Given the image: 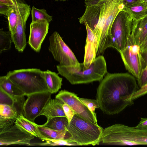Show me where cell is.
<instances>
[{
	"instance_id": "484cf974",
	"label": "cell",
	"mask_w": 147,
	"mask_h": 147,
	"mask_svg": "<svg viewBox=\"0 0 147 147\" xmlns=\"http://www.w3.org/2000/svg\"><path fill=\"white\" fill-rule=\"evenodd\" d=\"M59 145H78L75 142L69 139L52 140H47L45 142L31 144L30 146H53Z\"/></svg>"
},
{
	"instance_id": "5b68a950",
	"label": "cell",
	"mask_w": 147,
	"mask_h": 147,
	"mask_svg": "<svg viewBox=\"0 0 147 147\" xmlns=\"http://www.w3.org/2000/svg\"><path fill=\"white\" fill-rule=\"evenodd\" d=\"M104 129L75 114L69 123L67 131L70 135L69 139L78 145H99L101 142Z\"/></svg>"
},
{
	"instance_id": "8d00e7d4",
	"label": "cell",
	"mask_w": 147,
	"mask_h": 147,
	"mask_svg": "<svg viewBox=\"0 0 147 147\" xmlns=\"http://www.w3.org/2000/svg\"><path fill=\"white\" fill-rule=\"evenodd\" d=\"M16 2L13 0H0V4L10 6H13Z\"/></svg>"
},
{
	"instance_id": "52a82bcc",
	"label": "cell",
	"mask_w": 147,
	"mask_h": 147,
	"mask_svg": "<svg viewBox=\"0 0 147 147\" xmlns=\"http://www.w3.org/2000/svg\"><path fill=\"white\" fill-rule=\"evenodd\" d=\"M137 21L125 10L123 9L119 12L111 29L112 47L119 53L125 48L129 38L134 30Z\"/></svg>"
},
{
	"instance_id": "7c38bea8",
	"label": "cell",
	"mask_w": 147,
	"mask_h": 147,
	"mask_svg": "<svg viewBox=\"0 0 147 147\" xmlns=\"http://www.w3.org/2000/svg\"><path fill=\"white\" fill-rule=\"evenodd\" d=\"M55 98L67 104L81 117L92 123L98 124L96 117L79 99L76 94L62 90L59 92Z\"/></svg>"
},
{
	"instance_id": "ffe728a7",
	"label": "cell",
	"mask_w": 147,
	"mask_h": 147,
	"mask_svg": "<svg viewBox=\"0 0 147 147\" xmlns=\"http://www.w3.org/2000/svg\"><path fill=\"white\" fill-rule=\"evenodd\" d=\"M136 20L138 21L147 16V2L145 1L123 9Z\"/></svg>"
},
{
	"instance_id": "d590c367",
	"label": "cell",
	"mask_w": 147,
	"mask_h": 147,
	"mask_svg": "<svg viewBox=\"0 0 147 147\" xmlns=\"http://www.w3.org/2000/svg\"><path fill=\"white\" fill-rule=\"evenodd\" d=\"M144 1V0H123L124 7L131 6Z\"/></svg>"
},
{
	"instance_id": "f35d334b",
	"label": "cell",
	"mask_w": 147,
	"mask_h": 147,
	"mask_svg": "<svg viewBox=\"0 0 147 147\" xmlns=\"http://www.w3.org/2000/svg\"><path fill=\"white\" fill-rule=\"evenodd\" d=\"M142 54L144 55V57H143L145 61V67H147V51L144 53H142Z\"/></svg>"
},
{
	"instance_id": "836d02e7",
	"label": "cell",
	"mask_w": 147,
	"mask_h": 147,
	"mask_svg": "<svg viewBox=\"0 0 147 147\" xmlns=\"http://www.w3.org/2000/svg\"><path fill=\"white\" fill-rule=\"evenodd\" d=\"M13 6L0 4V13L7 16L9 11Z\"/></svg>"
},
{
	"instance_id": "4316f807",
	"label": "cell",
	"mask_w": 147,
	"mask_h": 147,
	"mask_svg": "<svg viewBox=\"0 0 147 147\" xmlns=\"http://www.w3.org/2000/svg\"><path fill=\"white\" fill-rule=\"evenodd\" d=\"M16 3L9 11L7 16L9 31L11 34L15 32L17 22V3Z\"/></svg>"
},
{
	"instance_id": "d6986e66",
	"label": "cell",
	"mask_w": 147,
	"mask_h": 147,
	"mask_svg": "<svg viewBox=\"0 0 147 147\" xmlns=\"http://www.w3.org/2000/svg\"><path fill=\"white\" fill-rule=\"evenodd\" d=\"M134 35L136 43L140 46L147 36V16L137 21Z\"/></svg>"
},
{
	"instance_id": "8992f818",
	"label": "cell",
	"mask_w": 147,
	"mask_h": 147,
	"mask_svg": "<svg viewBox=\"0 0 147 147\" xmlns=\"http://www.w3.org/2000/svg\"><path fill=\"white\" fill-rule=\"evenodd\" d=\"M6 76L23 91L25 95L40 92H50L44 71L40 69L14 70L9 71Z\"/></svg>"
},
{
	"instance_id": "d6a6232c",
	"label": "cell",
	"mask_w": 147,
	"mask_h": 147,
	"mask_svg": "<svg viewBox=\"0 0 147 147\" xmlns=\"http://www.w3.org/2000/svg\"><path fill=\"white\" fill-rule=\"evenodd\" d=\"M147 94V83L133 94L130 98L132 100L139 98Z\"/></svg>"
},
{
	"instance_id": "7402d4cb",
	"label": "cell",
	"mask_w": 147,
	"mask_h": 147,
	"mask_svg": "<svg viewBox=\"0 0 147 147\" xmlns=\"http://www.w3.org/2000/svg\"><path fill=\"white\" fill-rule=\"evenodd\" d=\"M69 124V121L66 117L60 116L48 120L47 122L42 125L54 130L62 131H67Z\"/></svg>"
},
{
	"instance_id": "f1b7e54d",
	"label": "cell",
	"mask_w": 147,
	"mask_h": 147,
	"mask_svg": "<svg viewBox=\"0 0 147 147\" xmlns=\"http://www.w3.org/2000/svg\"><path fill=\"white\" fill-rule=\"evenodd\" d=\"M79 98V99L86 105L94 115L96 117L95 111L96 109L99 108V103L98 100L97 99H91L80 97Z\"/></svg>"
},
{
	"instance_id": "60d3db41",
	"label": "cell",
	"mask_w": 147,
	"mask_h": 147,
	"mask_svg": "<svg viewBox=\"0 0 147 147\" xmlns=\"http://www.w3.org/2000/svg\"><path fill=\"white\" fill-rule=\"evenodd\" d=\"M57 0V1H64L66 0Z\"/></svg>"
},
{
	"instance_id": "74e56055",
	"label": "cell",
	"mask_w": 147,
	"mask_h": 147,
	"mask_svg": "<svg viewBox=\"0 0 147 147\" xmlns=\"http://www.w3.org/2000/svg\"><path fill=\"white\" fill-rule=\"evenodd\" d=\"M141 53H143L147 51V36L145 40L140 46Z\"/></svg>"
},
{
	"instance_id": "b9f144b4",
	"label": "cell",
	"mask_w": 147,
	"mask_h": 147,
	"mask_svg": "<svg viewBox=\"0 0 147 147\" xmlns=\"http://www.w3.org/2000/svg\"><path fill=\"white\" fill-rule=\"evenodd\" d=\"M144 0L147 2V0Z\"/></svg>"
},
{
	"instance_id": "e575fe53",
	"label": "cell",
	"mask_w": 147,
	"mask_h": 147,
	"mask_svg": "<svg viewBox=\"0 0 147 147\" xmlns=\"http://www.w3.org/2000/svg\"><path fill=\"white\" fill-rule=\"evenodd\" d=\"M135 127L138 129L147 130V117H141L139 123Z\"/></svg>"
},
{
	"instance_id": "6da1fadb",
	"label": "cell",
	"mask_w": 147,
	"mask_h": 147,
	"mask_svg": "<svg viewBox=\"0 0 147 147\" xmlns=\"http://www.w3.org/2000/svg\"><path fill=\"white\" fill-rule=\"evenodd\" d=\"M139 89L132 75L126 73H107L97 90L99 108L104 114H118L134 104L130 98Z\"/></svg>"
},
{
	"instance_id": "1f68e13d",
	"label": "cell",
	"mask_w": 147,
	"mask_h": 147,
	"mask_svg": "<svg viewBox=\"0 0 147 147\" xmlns=\"http://www.w3.org/2000/svg\"><path fill=\"white\" fill-rule=\"evenodd\" d=\"M137 80L138 85L140 88L147 83V67L143 69L139 78L137 79Z\"/></svg>"
},
{
	"instance_id": "cb8c5ba5",
	"label": "cell",
	"mask_w": 147,
	"mask_h": 147,
	"mask_svg": "<svg viewBox=\"0 0 147 147\" xmlns=\"http://www.w3.org/2000/svg\"><path fill=\"white\" fill-rule=\"evenodd\" d=\"M32 22L44 20L50 22L53 20V17L49 15L44 9H39L33 7L31 12Z\"/></svg>"
},
{
	"instance_id": "3957f363",
	"label": "cell",
	"mask_w": 147,
	"mask_h": 147,
	"mask_svg": "<svg viewBox=\"0 0 147 147\" xmlns=\"http://www.w3.org/2000/svg\"><path fill=\"white\" fill-rule=\"evenodd\" d=\"M56 67L58 73L73 85L100 81L107 73L106 61L102 55L96 57L87 68H84L82 63L74 66L59 64Z\"/></svg>"
},
{
	"instance_id": "4fadbf2b",
	"label": "cell",
	"mask_w": 147,
	"mask_h": 147,
	"mask_svg": "<svg viewBox=\"0 0 147 147\" xmlns=\"http://www.w3.org/2000/svg\"><path fill=\"white\" fill-rule=\"evenodd\" d=\"M49 23L40 20L31 22L28 43L31 48L36 52H39L42 42L46 36L49 28Z\"/></svg>"
},
{
	"instance_id": "83f0119b",
	"label": "cell",
	"mask_w": 147,
	"mask_h": 147,
	"mask_svg": "<svg viewBox=\"0 0 147 147\" xmlns=\"http://www.w3.org/2000/svg\"><path fill=\"white\" fill-rule=\"evenodd\" d=\"M24 96H11L13 101L12 107L16 111L18 115L20 114H23V107L25 102Z\"/></svg>"
},
{
	"instance_id": "d4e9b609",
	"label": "cell",
	"mask_w": 147,
	"mask_h": 147,
	"mask_svg": "<svg viewBox=\"0 0 147 147\" xmlns=\"http://www.w3.org/2000/svg\"><path fill=\"white\" fill-rule=\"evenodd\" d=\"M18 115L11 106L5 104L0 105V117L16 120Z\"/></svg>"
},
{
	"instance_id": "7a4b0ae2",
	"label": "cell",
	"mask_w": 147,
	"mask_h": 147,
	"mask_svg": "<svg viewBox=\"0 0 147 147\" xmlns=\"http://www.w3.org/2000/svg\"><path fill=\"white\" fill-rule=\"evenodd\" d=\"M86 9L79 18L87 23L97 39L96 56L103 54L112 46L111 29L119 12L124 6L123 0H85Z\"/></svg>"
},
{
	"instance_id": "277c9868",
	"label": "cell",
	"mask_w": 147,
	"mask_h": 147,
	"mask_svg": "<svg viewBox=\"0 0 147 147\" xmlns=\"http://www.w3.org/2000/svg\"><path fill=\"white\" fill-rule=\"evenodd\" d=\"M101 142L110 145H147V130L115 124L104 129Z\"/></svg>"
},
{
	"instance_id": "30bf717a",
	"label": "cell",
	"mask_w": 147,
	"mask_h": 147,
	"mask_svg": "<svg viewBox=\"0 0 147 147\" xmlns=\"http://www.w3.org/2000/svg\"><path fill=\"white\" fill-rule=\"evenodd\" d=\"M49 92L34 93L27 96L23 107V115L31 121L34 122L35 119L39 116L43 108L49 100L51 94Z\"/></svg>"
},
{
	"instance_id": "f546056e",
	"label": "cell",
	"mask_w": 147,
	"mask_h": 147,
	"mask_svg": "<svg viewBox=\"0 0 147 147\" xmlns=\"http://www.w3.org/2000/svg\"><path fill=\"white\" fill-rule=\"evenodd\" d=\"M16 121L14 119L0 117V132L13 125Z\"/></svg>"
},
{
	"instance_id": "5bb4252c",
	"label": "cell",
	"mask_w": 147,
	"mask_h": 147,
	"mask_svg": "<svg viewBox=\"0 0 147 147\" xmlns=\"http://www.w3.org/2000/svg\"><path fill=\"white\" fill-rule=\"evenodd\" d=\"M84 24L86 27L87 37L85 46L84 60L82 63L84 68H87L96 57L97 39L87 23L85 22Z\"/></svg>"
},
{
	"instance_id": "9a60e30c",
	"label": "cell",
	"mask_w": 147,
	"mask_h": 147,
	"mask_svg": "<svg viewBox=\"0 0 147 147\" xmlns=\"http://www.w3.org/2000/svg\"><path fill=\"white\" fill-rule=\"evenodd\" d=\"M63 103L56 98L50 99L43 108L39 116H45L47 120L57 117H66L63 107Z\"/></svg>"
},
{
	"instance_id": "8fae6325",
	"label": "cell",
	"mask_w": 147,
	"mask_h": 147,
	"mask_svg": "<svg viewBox=\"0 0 147 147\" xmlns=\"http://www.w3.org/2000/svg\"><path fill=\"white\" fill-rule=\"evenodd\" d=\"M35 136L14 123L0 132V146L17 144L30 146L31 140Z\"/></svg>"
},
{
	"instance_id": "ab89813d",
	"label": "cell",
	"mask_w": 147,
	"mask_h": 147,
	"mask_svg": "<svg viewBox=\"0 0 147 147\" xmlns=\"http://www.w3.org/2000/svg\"><path fill=\"white\" fill-rule=\"evenodd\" d=\"M13 0L16 2H23L22 1H21V0Z\"/></svg>"
},
{
	"instance_id": "ac0fdd59",
	"label": "cell",
	"mask_w": 147,
	"mask_h": 147,
	"mask_svg": "<svg viewBox=\"0 0 147 147\" xmlns=\"http://www.w3.org/2000/svg\"><path fill=\"white\" fill-rule=\"evenodd\" d=\"M0 88L11 96L25 95L23 91L6 75L0 77Z\"/></svg>"
},
{
	"instance_id": "4dcf8cb0",
	"label": "cell",
	"mask_w": 147,
	"mask_h": 147,
	"mask_svg": "<svg viewBox=\"0 0 147 147\" xmlns=\"http://www.w3.org/2000/svg\"><path fill=\"white\" fill-rule=\"evenodd\" d=\"M63 107L64 113L67 118L69 123L70 122L76 112L67 104L64 103Z\"/></svg>"
},
{
	"instance_id": "44dd1931",
	"label": "cell",
	"mask_w": 147,
	"mask_h": 147,
	"mask_svg": "<svg viewBox=\"0 0 147 147\" xmlns=\"http://www.w3.org/2000/svg\"><path fill=\"white\" fill-rule=\"evenodd\" d=\"M38 129L41 134L45 136L47 140L69 139L70 135L67 131H58L38 125Z\"/></svg>"
},
{
	"instance_id": "ba28073f",
	"label": "cell",
	"mask_w": 147,
	"mask_h": 147,
	"mask_svg": "<svg viewBox=\"0 0 147 147\" xmlns=\"http://www.w3.org/2000/svg\"><path fill=\"white\" fill-rule=\"evenodd\" d=\"M134 31L129 38L127 46L119 53L126 69L138 79L145 63L140 46L135 43Z\"/></svg>"
},
{
	"instance_id": "e0dca14e",
	"label": "cell",
	"mask_w": 147,
	"mask_h": 147,
	"mask_svg": "<svg viewBox=\"0 0 147 147\" xmlns=\"http://www.w3.org/2000/svg\"><path fill=\"white\" fill-rule=\"evenodd\" d=\"M45 79L51 94L57 93L61 88L62 85V79L58 74L48 69L44 71Z\"/></svg>"
},
{
	"instance_id": "603a6c76",
	"label": "cell",
	"mask_w": 147,
	"mask_h": 147,
	"mask_svg": "<svg viewBox=\"0 0 147 147\" xmlns=\"http://www.w3.org/2000/svg\"><path fill=\"white\" fill-rule=\"evenodd\" d=\"M12 39L11 32L0 29V53L2 51L10 49L11 47Z\"/></svg>"
},
{
	"instance_id": "2e32d148",
	"label": "cell",
	"mask_w": 147,
	"mask_h": 147,
	"mask_svg": "<svg viewBox=\"0 0 147 147\" xmlns=\"http://www.w3.org/2000/svg\"><path fill=\"white\" fill-rule=\"evenodd\" d=\"M15 123L23 128L35 137L43 141H46L47 138L40 133L38 127V125L26 118L23 114L19 115Z\"/></svg>"
},
{
	"instance_id": "9c48e42d",
	"label": "cell",
	"mask_w": 147,
	"mask_h": 147,
	"mask_svg": "<svg viewBox=\"0 0 147 147\" xmlns=\"http://www.w3.org/2000/svg\"><path fill=\"white\" fill-rule=\"evenodd\" d=\"M49 42V50L54 59L59 63V65L74 66L80 63L57 32L55 31L50 36Z\"/></svg>"
}]
</instances>
